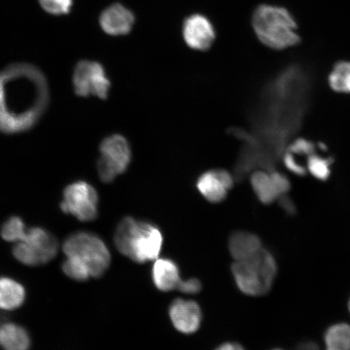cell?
Masks as SVG:
<instances>
[{"instance_id":"29","label":"cell","mask_w":350,"mask_h":350,"mask_svg":"<svg viewBox=\"0 0 350 350\" xmlns=\"http://www.w3.org/2000/svg\"><path fill=\"white\" fill-rule=\"evenodd\" d=\"M279 201L280 205L281 207L288 214H295L296 212V208L294 203L290 198V197L286 195H283L279 197L278 200Z\"/></svg>"},{"instance_id":"33","label":"cell","mask_w":350,"mask_h":350,"mask_svg":"<svg viewBox=\"0 0 350 350\" xmlns=\"http://www.w3.org/2000/svg\"><path fill=\"white\" fill-rule=\"evenodd\" d=\"M275 350H281V349H275Z\"/></svg>"},{"instance_id":"21","label":"cell","mask_w":350,"mask_h":350,"mask_svg":"<svg viewBox=\"0 0 350 350\" xmlns=\"http://www.w3.org/2000/svg\"><path fill=\"white\" fill-rule=\"evenodd\" d=\"M26 227L23 220L19 217H12L4 222L1 229L2 238L11 243H19L26 234Z\"/></svg>"},{"instance_id":"30","label":"cell","mask_w":350,"mask_h":350,"mask_svg":"<svg viewBox=\"0 0 350 350\" xmlns=\"http://www.w3.org/2000/svg\"><path fill=\"white\" fill-rule=\"evenodd\" d=\"M216 350H245L240 345L236 343H226L219 347Z\"/></svg>"},{"instance_id":"6","label":"cell","mask_w":350,"mask_h":350,"mask_svg":"<svg viewBox=\"0 0 350 350\" xmlns=\"http://www.w3.org/2000/svg\"><path fill=\"white\" fill-rule=\"evenodd\" d=\"M58 248V242L53 234L41 227H33L26 230L23 240L16 243L12 252L21 264L38 266L53 260Z\"/></svg>"},{"instance_id":"1","label":"cell","mask_w":350,"mask_h":350,"mask_svg":"<svg viewBox=\"0 0 350 350\" xmlns=\"http://www.w3.org/2000/svg\"><path fill=\"white\" fill-rule=\"evenodd\" d=\"M48 102L46 78L34 66L13 64L0 72V111L33 126L45 112Z\"/></svg>"},{"instance_id":"17","label":"cell","mask_w":350,"mask_h":350,"mask_svg":"<svg viewBox=\"0 0 350 350\" xmlns=\"http://www.w3.org/2000/svg\"><path fill=\"white\" fill-rule=\"evenodd\" d=\"M25 299L21 284L8 278H0V309L12 310L20 308Z\"/></svg>"},{"instance_id":"22","label":"cell","mask_w":350,"mask_h":350,"mask_svg":"<svg viewBox=\"0 0 350 350\" xmlns=\"http://www.w3.org/2000/svg\"><path fill=\"white\" fill-rule=\"evenodd\" d=\"M64 273L69 278L78 282H85L91 278L89 269L75 256H67L63 265Z\"/></svg>"},{"instance_id":"12","label":"cell","mask_w":350,"mask_h":350,"mask_svg":"<svg viewBox=\"0 0 350 350\" xmlns=\"http://www.w3.org/2000/svg\"><path fill=\"white\" fill-rule=\"evenodd\" d=\"M170 317L178 331L191 334L199 329L202 314L195 301L177 299L170 306Z\"/></svg>"},{"instance_id":"15","label":"cell","mask_w":350,"mask_h":350,"mask_svg":"<svg viewBox=\"0 0 350 350\" xmlns=\"http://www.w3.org/2000/svg\"><path fill=\"white\" fill-rule=\"evenodd\" d=\"M261 248L260 238L249 232H234L229 239V250L235 261L247 259L259 252Z\"/></svg>"},{"instance_id":"26","label":"cell","mask_w":350,"mask_h":350,"mask_svg":"<svg viewBox=\"0 0 350 350\" xmlns=\"http://www.w3.org/2000/svg\"><path fill=\"white\" fill-rule=\"evenodd\" d=\"M272 177L275 190L280 196L286 195L291 190V183L286 175L278 172H272L270 173Z\"/></svg>"},{"instance_id":"28","label":"cell","mask_w":350,"mask_h":350,"mask_svg":"<svg viewBox=\"0 0 350 350\" xmlns=\"http://www.w3.org/2000/svg\"><path fill=\"white\" fill-rule=\"evenodd\" d=\"M201 290V283L199 280L192 278L187 281H183L178 291L185 294H196Z\"/></svg>"},{"instance_id":"3","label":"cell","mask_w":350,"mask_h":350,"mask_svg":"<svg viewBox=\"0 0 350 350\" xmlns=\"http://www.w3.org/2000/svg\"><path fill=\"white\" fill-rule=\"evenodd\" d=\"M252 24L260 41L274 50L286 49L300 41L297 24L286 10L261 5L254 12Z\"/></svg>"},{"instance_id":"31","label":"cell","mask_w":350,"mask_h":350,"mask_svg":"<svg viewBox=\"0 0 350 350\" xmlns=\"http://www.w3.org/2000/svg\"><path fill=\"white\" fill-rule=\"evenodd\" d=\"M295 350H319L317 345L314 343H304L297 347Z\"/></svg>"},{"instance_id":"4","label":"cell","mask_w":350,"mask_h":350,"mask_svg":"<svg viewBox=\"0 0 350 350\" xmlns=\"http://www.w3.org/2000/svg\"><path fill=\"white\" fill-rule=\"evenodd\" d=\"M236 284L243 294L262 296L268 294L278 273L277 262L272 254L261 248L253 256L232 265Z\"/></svg>"},{"instance_id":"13","label":"cell","mask_w":350,"mask_h":350,"mask_svg":"<svg viewBox=\"0 0 350 350\" xmlns=\"http://www.w3.org/2000/svg\"><path fill=\"white\" fill-rule=\"evenodd\" d=\"M134 22L133 13L120 3L108 7L100 16V27L105 33L112 36L129 33Z\"/></svg>"},{"instance_id":"19","label":"cell","mask_w":350,"mask_h":350,"mask_svg":"<svg viewBox=\"0 0 350 350\" xmlns=\"http://www.w3.org/2000/svg\"><path fill=\"white\" fill-rule=\"evenodd\" d=\"M325 345L326 350H350V325L338 323L328 328Z\"/></svg>"},{"instance_id":"24","label":"cell","mask_w":350,"mask_h":350,"mask_svg":"<svg viewBox=\"0 0 350 350\" xmlns=\"http://www.w3.org/2000/svg\"><path fill=\"white\" fill-rule=\"evenodd\" d=\"M43 10L53 15L67 14L72 6V0H39Z\"/></svg>"},{"instance_id":"16","label":"cell","mask_w":350,"mask_h":350,"mask_svg":"<svg viewBox=\"0 0 350 350\" xmlns=\"http://www.w3.org/2000/svg\"><path fill=\"white\" fill-rule=\"evenodd\" d=\"M0 347L4 350H29L28 332L16 323H3L0 325Z\"/></svg>"},{"instance_id":"2","label":"cell","mask_w":350,"mask_h":350,"mask_svg":"<svg viewBox=\"0 0 350 350\" xmlns=\"http://www.w3.org/2000/svg\"><path fill=\"white\" fill-rule=\"evenodd\" d=\"M115 243L122 255L143 264L159 258L163 247V236L151 223L126 217L118 225Z\"/></svg>"},{"instance_id":"14","label":"cell","mask_w":350,"mask_h":350,"mask_svg":"<svg viewBox=\"0 0 350 350\" xmlns=\"http://www.w3.org/2000/svg\"><path fill=\"white\" fill-rule=\"evenodd\" d=\"M152 277L155 286L161 291L178 290L182 283L178 266L169 259H159L152 267Z\"/></svg>"},{"instance_id":"5","label":"cell","mask_w":350,"mask_h":350,"mask_svg":"<svg viewBox=\"0 0 350 350\" xmlns=\"http://www.w3.org/2000/svg\"><path fill=\"white\" fill-rule=\"evenodd\" d=\"M66 256H75L89 269L91 278H98L111 264V254L98 236L89 232H77L66 239L63 246Z\"/></svg>"},{"instance_id":"32","label":"cell","mask_w":350,"mask_h":350,"mask_svg":"<svg viewBox=\"0 0 350 350\" xmlns=\"http://www.w3.org/2000/svg\"><path fill=\"white\" fill-rule=\"evenodd\" d=\"M349 312H350V300H349Z\"/></svg>"},{"instance_id":"7","label":"cell","mask_w":350,"mask_h":350,"mask_svg":"<svg viewBox=\"0 0 350 350\" xmlns=\"http://www.w3.org/2000/svg\"><path fill=\"white\" fill-rule=\"evenodd\" d=\"M99 151L97 167L102 182L112 183L118 175L129 169L131 150L129 142L122 135L115 134L105 138L100 144Z\"/></svg>"},{"instance_id":"11","label":"cell","mask_w":350,"mask_h":350,"mask_svg":"<svg viewBox=\"0 0 350 350\" xmlns=\"http://www.w3.org/2000/svg\"><path fill=\"white\" fill-rule=\"evenodd\" d=\"M183 37L188 46L196 51H207L216 38L215 29L206 16L191 15L183 26Z\"/></svg>"},{"instance_id":"27","label":"cell","mask_w":350,"mask_h":350,"mask_svg":"<svg viewBox=\"0 0 350 350\" xmlns=\"http://www.w3.org/2000/svg\"><path fill=\"white\" fill-rule=\"evenodd\" d=\"M283 161L286 167L293 174L296 175H304L306 174V169L297 163L293 153L287 152L283 157Z\"/></svg>"},{"instance_id":"8","label":"cell","mask_w":350,"mask_h":350,"mask_svg":"<svg viewBox=\"0 0 350 350\" xmlns=\"http://www.w3.org/2000/svg\"><path fill=\"white\" fill-rule=\"evenodd\" d=\"M60 208L66 214H71L79 221L95 220L98 214V193L90 183L73 182L65 187Z\"/></svg>"},{"instance_id":"20","label":"cell","mask_w":350,"mask_h":350,"mask_svg":"<svg viewBox=\"0 0 350 350\" xmlns=\"http://www.w3.org/2000/svg\"><path fill=\"white\" fill-rule=\"evenodd\" d=\"M328 81L334 91L350 94V62L336 64Z\"/></svg>"},{"instance_id":"9","label":"cell","mask_w":350,"mask_h":350,"mask_svg":"<svg viewBox=\"0 0 350 350\" xmlns=\"http://www.w3.org/2000/svg\"><path fill=\"white\" fill-rule=\"evenodd\" d=\"M72 83L74 91L79 97L94 95L102 100L108 98L111 85L103 66L89 60H82L77 64Z\"/></svg>"},{"instance_id":"18","label":"cell","mask_w":350,"mask_h":350,"mask_svg":"<svg viewBox=\"0 0 350 350\" xmlns=\"http://www.w3.org/2000/svg\"><path fill=\"white\" fill-rule=\"evenodd\" d=\"M251 185L258 199L262 204H272L279 199L270 173L262 170L254 172L251 177Z\"/></svg>"},{"instance_id":"10","label":"cell","mask_w":350,"mask_h":350,"mask_svg":"<svg viewBox=\"0 0 350 350\" xmlns=\"http://www.w3.org/2000/svg\"><path fill=\"white\" fill-rule=\"evenodd\" d=\"M234 186V178L223 169L208 170L200 175L196 182L197 189L209 202L221 203Z\"/></svg>"},{"instance_id":"25","label":"cell","mask_w":350,"mask_h":350,"mask_svg":"<svg viewBox=\"0 0 350 350\" xmlns=\"http://www.w3.org/2000/svg\"><path fill=\"white\" fill-rule=\"evenodd\" d=\"M316 147L312 142L308 141L303 138L297 139L295 142H293L290 147H288V152L293 153V154H303L310 156L314 153Z\"/></svg>"},{"instance_id":"23","label":"cell","mask_w":350,"mask_h":350,"mask_svg":"<svg viewBox=\"0 0 350 350\" xmlns=\"http://www.w3.org/2000/svg\"><path fill=\"white\" fill-rule=\"evenodd\" d=\"M332 160L325 159L313 153L308 157V169L309 172L319 180L325 181L331 174Z\"/></svg>"}]
</instances>
